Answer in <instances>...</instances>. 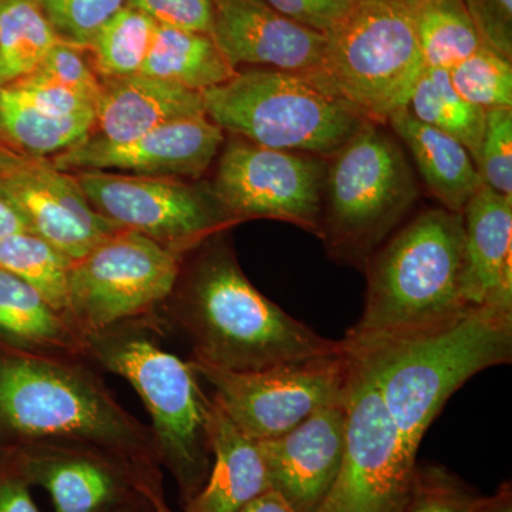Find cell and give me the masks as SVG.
Listing matches in <instances>:
<instances>
[{"label":"cell","mask_w":512,"mask_h":512,"mask_svg":"<svg viewBox=\"0 0 512 512\" xmlns=\"http://www.w3.org/2000/svg\"><path fill=\"white\" fill-rule=\"evenodd\" d=\"M457 93L474 106L487 111L512 109L511 60L488 46H480L473 55L448 70Z\"/></svg>","instance_id":"4dcf8cb0"},{"label":"cell","mask_w":512,"mask_h":512,"mask_svg":"<svg viewBox=\"0 0 512 512\" xmlns=\"http://www.w3.org/2000/svg\"><path fill=\"white\" fill-rule=\"evenodd\" d=\"M355 2L394 3V5H402L414 10L420 5L421 0H355Z\"/></svg>","instance_id":"ee69618b"},{"label":"cell","mask_w":512,"mask_h":512,"mask_svg":"<svg viewBox=\"0 0 512 512\" xmlns=\"http://www.w3.org/2000/svg\"><path fill=\"white\" fill-rule=\"evenodd\" d=\"M407 109L421 123L460 141L476 163L487 111L457 93L448 70L426 67L414 86Z\"/></svg>","instance_id":"484cf974"},{"label":"cell","mask_w":512,"mask_h":512,"mask_svg":"<svg viewBox=\"0 0 512 512\" xmlns=\"http://www.w3.org/2000/svg\"><path fill=\"white\" fill-rule=\"evenodd\" d=\"M286 18L318 32H329L348 15L355 0H264Z\"/></svg>","instance_id":"f35d334b"},{"label":"cell","mask_w":512,"mask_h":512,"mask_svg":"<svg viewBox=\"0 0 512 512\" xmlns=\"http://www.w3.org/2000/svg\"><path fill=\"white\" fill-rule=\"evenodd\" d=\"M222 141L217 124L207 116H195L170 121L123 143L90 134L50 161L67 173L119 170L146 177H195L207 170Z\"/></svg>","instance_id":"9a60e30c"},{"label":"cell","mask_w":512,"mask_h":512,"mask_svg":"<svg viewBox=\"0 0 512 512\" xmlns=\"http://www.w3.org/2000/svg\"><path fill=\"white\" fill-rule=\"evenodd\" d=\"M387 123L409 148L434 197L446 210L463 214L468 201L484 185L467 148L456 138L421 123L407 107L393 113Z\"/></svg>","instance_id":"7402d4cb"},{"label":"cell","mask_w":512,"mask_h":512,"mask_svg":"<svg viewBox=\"0 0 512 512\" xmlns=\"http://www.w3.org/2000/svg\"><path fill=\"white\" fill-rule=\"evenodd\" d=\"M100 80L93 130L104 140L123 143L170 121L207 116L200 92L158 77L137 73Z\"/></svg>","instance_id":"d6986e66"},{"label":"cell","mask_w":512,"mask_h":512,"mask_svg":"<svg viewBox=\"0 0 512 512\" xmlns=\"http://www.w3.org/2000/svg\"><path fill=\"white\" fill-rule=\"evenodd\" d=\"M154 503H156L158 512H168L167 508H165L163 503H161L160 500H157V498H154Z\"/></svg>","instance_id":"f6af8a7d"},{"label":"cell","mask_w":512,"mask_h":512,"mask_svg":"<svg viewBox=\"0 0 512 512\" xmlns=\"http://www.w3.org/2000/svg\"><path fill=\"white\" fill-rule=\"evenodd\" d=\"M346 399L322 407L275 439L258 441L272 490L295 512H315L338 476L346 446Z\"/></svg>","instance_id":"e0dca14e"},{"label":"cell","mask_w":512,"mask_h":512,"mask_svg":"<svg viewBox=\"0 0 512 512\" xmlns=\"http://www.w3.org/2000/svg\"><path fill=\"white\" fill-rule=\"evenodd\" d=\"M0 512H40L22 477L0 480Z\"/></svg>","instance_id":"ab89813d"},{"label":"cell","mask_w":512,"mask_h":512,"mask_svg":"<svg viewBox=\"0 0 512 512\" xmlns=\"http://www.w3.org/2000/svg\"><path fill=\"white\" fill-rule=\"evenodd\" d=\"M483 45L511 60L512 0H463Z\"/></svg>","instance_id":"74e56055"},{"label":"cell","mask_w":512,"mask_h":512,"mask_svg":"<svg viewBox=\"0 0 512 512\" xmlns=\"http://www.w3.org/2000/svg\"><path fill=\"white\" fill-rule=\"evenodd\" d=\"M8 86V84H6ZM36 109L52 117H73L94 114V103L62 84L32 73L10 83Z\"/></svg>","instance_id":"d590c367"},{"label":"cell","mask_w":512,"mask_h":512,"mask_svg":"<svg viewBox=\"0 0 512 512\" xmlns=\"http://www.w3.org/2000/svg\"><path fill=\"white\" fill-rule=\"evenodd\" d=\"M57 37L67 45L90 47L101 26L127 0H39Z\"/></svg>","instance_id":"1f68e13d"},{"label":"cell","mask_w":512,"mask_h":512,"mask_svg":"<svg viewBox=\"0 0 512 512\" xmlns=\"http://www.w3.org/2000/svg\"><path fill=\"white\" fill-rule=\"evenodd\" d=\"M463 298L512 309V195L483 187L463 211Z\"/></svg>","instance_id":"ac0fdd59"},{"label":"cell","mask_w":512,"mask_h":512,"mask_svg":"<svg viewBox=\"0 0 512 512\" xmlns=\"http://www.w3.org/2000/svg\"><path fill=\"white\" fill-rule=\"evenodd\" d=\"M0 191L32 234L74 261L120 229L94 211L76 175L59 170L50 158L19 153L2 141Z\"/></svg>","instance_id":"5bb4252c"},{"label":"cell","mask_w":512,"mask_h":512,"mask_svg":"<svg viewBox=\"0 0 512 512\" xmlns=\"http://www.w3.org/2000/svg\"><path fill=\"white\" fill-rule=\"evenodd\" d=\"M413 12L426 67L450 70L483 46L463 0H421Z\"/></svg>","instance_id":"f1b7e54d"},{"label":"cell","mask_w":512,"mask_h":512,"mask_svg":"<svg viewBox=\"0 0 512 512\" xmlns=\"http://www.w3.org/2000/svg\"><path fill=\"white\" fill-rule=\"evenodd\" d=\"M30 232L28 224L20 212L13 207L12 202L0 191V239L10 235Z\"/></svg>","instance_id":"60d3db41"},{"label":"cell","mask_w":512,"mask_h":512,"mask_svg":"<svg viewBox=\"0 0 512 512\" xmlns=\"http://www.w3.org/2000/svg\"><path fill=\"white\" fill-rule=\"evenodd\" d=\"M157 25L210 35L214 22V0H127Z\"/></svg>","instance_id":"8d00e7d4"},{"label":"cell","mask_w":512,"mask_h":512,"mask_svg":"<svg viewBox=\"0 0 512 512\" xmlns=\"http://www.w3.org/2000/svg\"><path fill=\"white\" fill-rule=\"evenodd\" d=\"M191 365L214 389L212 402L242 433L261 441L282 436L322 407L345 400L352 362L343 348L335 355L251 372L218 369L195 360Z\"/></svg>","instance_id":"30bf717a"},{"label":"cell","mask_w":512,"mask_h":512,"mask_svg":"<svg viewBox=\"0 0 512 512\" xmlns=\"http://www.w3.org/2000/svg\"><path fill=\"white\" fill-rule=\"evenodd\" d=\"M175 319L190 336L192 360L218 369L251 372L343 349L269 301L224 248L195 266Z\"/></svg>","instance_id":"3957f363"},{"label":"cell","mask_w":512,"mask_h":512,"mask_svg":"<svg viewBox=\"0 0 512 512\" xmlns=\"http://www.w3.org/2000/svg\"><path fill=\"white\" fill-rule=\"evenodd\" d=\"M94 114L52 117L15 89L0 86V141L33 157H55L92 134Z\"/></svg>","instance_id":"cb8c5ba5"},{"label":"cell","mask_w":512,"mask_h":512,"mask_svg":"<svg viewBox=\"0 0 512 512\" xmlns=\"http://www.w3.org/2000/svg\"><path fill=\"white\" fill-rule=\"evenodd\" d=\"M326 164L311 154L234 141L225 148L214 201L231 218L289 222L320 237Z\"/></svg>","instance_id":"7c38bea8"},{"label":"cell","mask_w":512,"mask_h":512,"mask_svg":"<svg viewBox=\"0 0 512 512\" xmlns=\"http://www.w3.org/2000/svg\"><path fill=\"white\" fill-rule=\"evenodd\" d=\"M239 512H295L284 497L275 490L266 491Z\"/></svg>","instance_id":"b9f144b4"},{"label":"cell","mask_w":512,"mask_h":512,"mask_svg":"<svg viewBox=\"0 0 512 512\" xmlns=\"http://www.w3.org/2000/svg\"><path fill=\"white\" fill-rule=\"evenodd\" d=\"M325 36L322 67L309 74L320 86L377 124L407 107L426 69L413 9L355 2Z\"/></svg>","instance_id":"52a82bcc"},{"label":"cell","mask_w":512,"mask_h":512,"mask_svg":"<svg viewBox=\"0 0 512 512\" xmlns=\"http://www.w3.org/2000/svg\"><path fill=\"white\" fill-rule=\"evenodd\" d=\"M476 167L485 187L512 195V109L487 110Z\"/></svg>","instance_id":"836d02e7"},{"label":"cell","mask_w":512,"mask_h":512,"mask_svg":"<svg viewBox=\"0 0 512 512\" xmlns=\"http://www.w3.org/2000/svg\"><path fill=\"white\" fill-rule=\"evenodd\" d=\"M326 165L320 239L336 262L365 269L419 197L399 144L365 120Z\"/></svg>","instance_id":"5b68a950"},{"label":"cell","mask_w":512,"mask_h":512,"mask_svg":"<svg viewBox=\"0 0 512 512\" xmlns=\"http://www.w3.org/2000/svg\"><path fill=\"white\" fill-rule=\"evenodd\" d=\"M349 357L345 453L338 476L315 512H402L412 490L417 454L404 444L375 384Z\"/></svg>","instance_id":"8fae6325"},{"label":"cell","mask_w":512,"mask_h":512,"mask_svg":"<svg viewBox=\"0 0 512 512\" xmlns=\"http://www.w3.org/2000/svg\"><path fill=\"white\" fill-rule=\"evenodd\" d=\"M0 330L47 349L84 352L82 336L32 286L0 268Z\"/></svg>","instance_id":"d4e9b609"},{"label":"cell","mask_w":512,"mask_h":512,"mask_svg":"<svg viewBox=\"0 0 512 512\" xmlns=\"http://www.w3.org/2000/svg\"><path fill=\"white\" fill-rule=\"evenodd\" d=\"M201 96L222 131L292 153L332 156L366 120L309 74L265 67L237 72Z\"/></svg>","instance_id":"8992f818"},{"label":"cell","mask_w":512,"mask_h":512,"mask_svg":"<svg viewBox=\"0 0 512 512\" xmlns=\"http://www.w3.org/2000/svg\"><path fill=\"white\" fill-rule=\"evenodd\" d=\"M19 466L22 478L49 493L55 512H101L121 495L116 471L86 448L32 447L20 453Z\"/></svg>","instance_id":"44dd1931"},{"label":"cell","mask_w":512,"mask_h":512,"mask_svg":"<svg viewBox=\"0 0 512 512\" xmlns=\"http://www.w3.org/2000/svg\"><path fill=\"white\" fill-rule=\"evenodd\" d=\"M208 436L214 456L211 474L185 512H239L272 490L258 441L242 433L212 400Z\"/></svg>","instance_id":"ffe728a7"},{"label":"cell","mask_w":512,"mask_h":512,"mask_svg":"<svg viewBox=\"0 0 512 512\" xmlns=\"http://www.w3.org/2000/svg\"><path fill=\"white\" fill-rule=\"evenodd\" d=\"M211 37L234 69L248 64L315 74L325 56V33L286 18L264 0H214Z\"/></svg>","instance_id":"2e32d148"},{"label":"cell","mask_w":512,"mask_h":512,"mask_svg":"<svg viewBox=\"0 0 512 512\" xmlns=\"http://www.w3.org/2000/svg\"><path fill=\"white\" fill-rule=\"evenodd\" d=\"M480 497L447 468L416 467L402 512H474Z\"/></svg>","instance_id":"d6a6232c"},{"label":"cell","mask_w":512,"mask_h":512,"mask_svg":"<svg viewBox=\"0 0 512 512\" xmlns=\"http://www.w3.org/2000/svg\"><path fill=\"white\" fill-rule=\"evenodd\" d=\"M73 262L69 255L32 232L0 239V268L32 286L67 320Z\"/></svg>","instance_id":"83f0119b"},{"label":"cell","mask_w":512,"mask_h":512,"mask_svg":"<svg viewBox=\"0 0 512 512\" xmlns=\"http://www.w3.org/2000/svg\"><path fill=\"white\" fill-rule=\"evenodd\" d=\"M86 350L126 379L153 420V439L181 483L194 490L207 473L211 400L191 362L137 333L104 330L84 340Z\"/></svg>","instance_id":"ba28073f"},{"label":"cell","mask_w":512,"mask_h":512,"mask_svg":"<svg viewBox=\"0 0 512 512\" xmlns=\"http://www.w3.org/2000/svg\"><path fill=\"white\" fill-rule=\"evenodd\" d=\"M180 255L128 229L101 239L73 262L69 322L86 340L153 311L173 295Z\"/></svg>","instance_id":"9c48e42d"},{"label":"cell","mask_w":512,"mask_h":512,"mask_svg":"<svg viewBox=\"0 0 512 512\" xmlns=\"http://www.w3.org/2000/svg\"><path fill=\"white\" fill-rule=\"evenodd\" d=\"M76 178L101 217L178 254L227 224L200 191L168 177L82 171Z\"/></svg>","instance_id":"4fadbf2b"},{"label":"cell","mask_w":512,"mask_h":512,"mask_svg":"<svg viewBox=\"0 0 512 512\" xmlns=\"http://www.w3.org/2000/svg\"><path fill=\"white\" fill-rule=\"evenodd\" d=\"M157 26L146 13L128 5L114 13L90 45L97 76L107 79L141 73Z\"/></svg>","instance_id":"f546056e"},{"label":"cell","mask_w":512,"mask_h":512,"mask_svg":"<svg viewBox=\"0 0 512 512\" xmlns=\"http://www.w3.org/2000/svg\"><path fill=\"white\" fill-rule=\"evenodd\" d=\"M463 214L421 212L365 266V309L346 342L407 339L453 325L474 306L463 298Z\"/></svg>","instance_id":"7a4b0ae2"},{"label":"cell","mask_w":512,"mask_h":512,"mask_svg":"<svg viewBox=\"0 0 512 512\" xmlns=\"http://www.w3.org/2000/svg\"><path fill=\"white\" fill-rule=\"evenodd\" d=\"M57 42L39 0H0V86L35 72Z\"/></svg>","instance_id":"4316f807"},{"label":"cell","mask_w":512,"mask_h":512,"mask_svg":"<svg viewBox=\"0 0 512 512\" xmlns=\"http://www.w3.org/2000/svg\"><path fill=\"white\" fill-rule=\"evenodd\" d=\"M410 451L468 380L512 360V309L474 306L447 328L407 339L346 342Z\"/></svg>","instance_id":"6da1fadb"},{"label":"cell","mask_w":512,"mask_h":512,"mask_svg":"<svg viewBox=\"0 0 512 512\" xmlns=\"http://www.w3.org/2000/svg\"><path fill=\"white\" fill-rule=\"evenodd\" d=\"M214 39L204 33L158 25L141 73L204 92L237 74Z\"/></svg>","instance_id":"603a6c76"},{"label":"cell","mask_w":512,"mask_h":512,"mask_svg":"<svg viewBox=\"0 0 512 512\" xmlns=\"http://www.w3.org/2000/svg\"><path fill=\"white\" fill-rule=\"evenodd\" d=\"M474 512H512L511 485H501L493 497H480Z\"/></svg>","instance_id":"7bdbcfd3"},{"label":"cell","mask_w":512,"mask_h":512,"mask_svg":"<svg viewBox=\"0 0 512 512\" xmlns=\"http://www.w3.org/2000/svg\"><path fill=\"white\" fill-rule=\"evenodd\" d=\"M46 79L62 84L73 92L82 94L96 106L101 80L96 70L84 59L79 47L57 42L39 64L35 72Z\"/></svg>","instance_id":"e575fe53"},{"label":"cell","mask_w":512,"mask_h":512,"mask_svg":"<svg viewBox=\"0 0 512 512\" xmlns=\"http://www.w3.org/2000/svg\"><path fill=\"white\" fill-rule=\"evenodd\" d=\"M0 426L25 440H64L121 454L150 448L148 431L83 367L52 356L0 359Z\"/></svg>","instance_id":"277c9868"}]
</instances>
